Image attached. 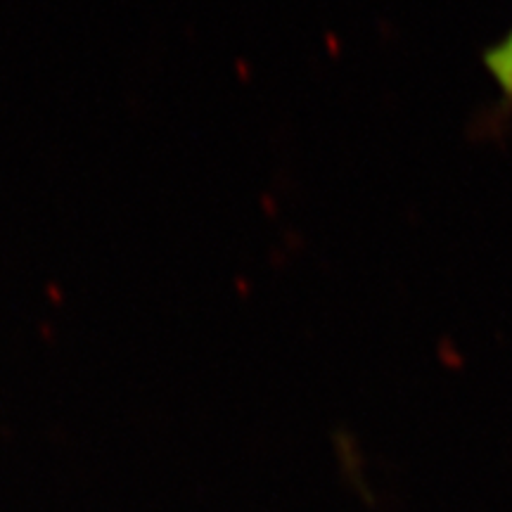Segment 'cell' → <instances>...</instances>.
I'll return each mask as SVG.
<instances>
[{"instance_id":"cell-1","label":"cell","mask_w":512,"mask_h":512,"mask_svg":"<svg viewBox=\"0 0 512 512\" xmlns=\"http://www.w3.org/2000/svg\"><path fill=\"white\" fill-rule=\"evenodd\" d=\"M484 64L491 81L496 83L501 98L512 105V29L501 38V41L486 50Z\"/></svg>"}]
</instances>
